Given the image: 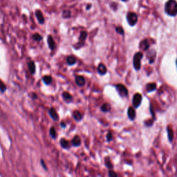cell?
Returning a JSON list of instances; mask_svg holds the SVG:
<instances>
[{"instance_id":"cell-20","label":"cell","mask_w":177,"mask_h":177,"mask_svg":"<svg viewBox=\"0 0 177 177\" xmlns=\"http://www.w3.org/2000/svg\"><path fill=\"white\" fill-rule=\"evenodd\" d=\"M60 144H61V145H62V147L66 148H66H69V141H66V139H65V138L61 139Z\"/></svg>"},{"instance_id":"cell-25","label":"cell","mask_w":177,"mask_h":177,"mask_svg":"<svg viewBox=\"0 0 177 177\" xmlns=\"http://www.w3.org/2000/svg\"><path fill=\"white\" fill-rule=\"evenodd\" d=\"M86 36H87V33H86V31H83L82 32V33L80 34V41H84V40H85Z\"/></svg>"},{"instance_id":"cell-34","label":"cell","mask_w":177,"mask_h":177,"mask_svg":"<svg viewBox=\"0 0 177 177\" xmlns=\"http://www.w3.org/2000/svg\"><path fill=\"white\" fill-rule=\"evenodd\" d=\"M122 1H123V2H127V1H128V0H122Z\"/></svg>"},{"instance_id":"cell-29","label":"cell","mask_w":177,"mask_h":177,"mask_svg":"<svg viewBox=\"0 0 177 177\" xmlns=\"http://www.w3.org/2000/svg\"><path fill=\"white\" fill-rule=\"evenodd\" d=\"M70 11H65L63 12V17H65V18H67V17H70Z\"/></svg>"},{"instance_id":"cell-17","label":"cell","mask_w":177,"mask_h":177,"mask_svg":"<svg viewBox=\"0 0 177 177\" xmlns=\"http://www.w3.org/2000/svg\"><path fill=\"white\" fill-rule=\"evenodd\" d=\"M28 69L31 74H34L35 71H36V65L33 62H30L28 63Z\"/></svg>"},{"instance_id":"cell-7","label":"cell","mask_w":177,"mask_h":177,"mask_svg":"<svg viewBox=\"0 0 177 177\" xmlns=\"http://www.w3.org/2000/svg\"><path fill=\"white\" fill-rule=\"evenodd\" d=\"M36 15L37 17V19H38L39 22L40 24H44V17L43 16L42 13L40 10H37L36 11Z\"/></svg>"},{"instance_id":"cell-16","label":"cell","mask_w":177,"mask_h":177,"mask_svg":"<svg viewBox=\"0 0 177 177\" xmlns=\"http://www.w3.org/2000/svg\"><path fill=\"white\" fill-rule=\"evenodd\" d=\"M73 116L76 121H80V120H82V114H81L79 111H75L73 113Z\"/></svg>"},{"instance_id":"cell-6","label":"cell","mask_w":177,"mask_h":177,"mask_svg":"<svg viewBox=\"0 0 177 177\" xmlns=\"http://www.w3.org/2000/svg\"><path fill=\"white\" fill-rule=\"evenodd\" d=\"M75 82L77 85L80 86H82L85 85V79L83 76H80V75H77L75 77Z\"/></svg>"},{"instance_id":"cell-4","label":"cell","mask_w":177,"mask_h":177,"mask_svg":"<svg viewBox=\"0 0 177 177\" xmlns=\"http://www.w3.org/2000/svg\"><path fill=\"white\" fill-rule=\"evenodd\" d=\"M116 90L118 92L119 95L122 97H127V95H128V90L127 89V88L123 85H120V84H118L116 85Z\"/></svg>"},{"instance_id":"cell-5","label":"cell","mask_w":177,"mask_h":177,"mask_svg":"<svg viewBox=\"0 0 177 177\" xmlns=\"http://www.w3.org/2000/svg\"><path fill=\"white\" fill-rule=\"evenodd\" d=\"M142 102V95L140 94H136L134 95H133V105L135 108H137Z\"/></svg>"},{"instance_id":"cell-8","label":"cell","mask_w":177,"mask_h":177,"mask_svg":"<svg viewBox=\"0 0 177 177\" xmlns=\"http://www.w3.org/2000/svg\"><path fill=\"white\" fill-rule=\"evenodd\" d=\"M127 114H128V117L130 120H134V118H136V112L133 107H129V108L128 109Z\"/></svg>"},{"instance_id":"cell-18","label":"cell","mask_w":177,"mask_h":177,"mask_svg":"<svg viewBox=\"0 0 177 177\" xmlns=\"http://www.w3.org/2000/svg\"><path fill=\"white\" fill-rule=\"evenodd\" d=\"M62 96L64 98V99H65L66 101H67V102H70V101L72 100V96L71 95V94H69L68 92H64L62 94Z\"/></svg>"},{"instance_id":"cell-19","label":"cell","mask_w":177,"mask_h":177,"mask_svg":"<svg viewBox=\"0 0 177 177\" xmlns=\"http://www.w3.org/2000/svg\"><path fill=\"white\" fill-rule=\"evenodd\" d=\"M110 109H111V106H110V104L108 103H104V104H103V106L101 107V110L103 112H108L110 111Z\"/></svg>"},{"instance_id":"cell-27","label":"cell","mask_w":177,"mask_h":177,"mask_svg":"<svg viewBox=\"0 0 177 177\" xmlns=\"http://www.w3.org/2000/svg\"><path fill=\"white\" fill-rule=\"evenodd\" d=\"M105 165H106V166H107V167L109 168V169H112V168H113V165H112V163L111 162V161H109V158H106Z\"/></svg>"},{"instance_id":"cell-23","label":"cell","mask_w":177,"mask_h":177,"mask_svg":"<svg viewBox=\"0 0 177 177\" xmlns=\"http://www.w3.org/2000/svg\"><path fill=\"white\" fill-rule=\"evenodd\" d=\"M50 135H51V136L53 138H56L57 133H56V129H55L53 127H52L51 128V129H50Z\"/></svg>"},{"instance_id":"cell-13","label":"cell","mask_w":177,"mask_h":177,"mask_svg":"<svg viewBox=\"0 0 177 177\" xmlns=\"http://www.w3.org/2000/svg\"><path fill=\"white\" fill-rule=\"evenodd\" d=\"M167 136H168V138H169L170 142H172L173 141L174 138V131L173 129L171 128L170 127H168L167 129Z\"/></svg>"},{"instance_id":"cell-9","label":"cell","mask_w":177,"mask_h":177,"mask_svg":"<svg viewBox=\"0 0 177 177\" xmlns=\"http://www.w3.org/2000/svg\"><path fill=\"white\" fill-rule=\"evenodd\" d=\"M150 47V44L147 40H144L141 42L140 48L143 51H147Z\"/></svg>"},{"instance_id":"cell-26","label":"cell","mask_w":177,"mask_h":177,"mask_svg":"<svg viewBox=\"0 0 177 177\" xmlns=\"http://www.w3.org/2000/svg\"><path fill=\"white\" fill-rule=\"evenodd\" d=\"M33 38L35 40H36V41H40V40H42V37L40 36V34L36 33V34H34L33 36Z\"/></svg>"},{"instance_id":"cell-35","label":"cell","mask_w":177,"mask_h":177,"mask_svg":"<svg viewBox=\"0 0 177 177\" xmlns=\"http://www.w3.org/2000/svg\"><path fill=\"white\" fill-rule=\"evenodd\" d=\"M176 65H177V61H176Z\"/></svg>"},{"instance_id":"cell-14","label":"cell","mask_w":177,"mask_h":177,"mask_svg":"<svg viewBox=\"0 0 177 177\" xmlns=\"http://www.w3.org/2000/svg\"><path fill=\"white\" fill-rule=\"evenodd\" d=\"M147 92H152L156 89V83H149L146 86Z\"/></svg>"},{"instance_id":"cell-12","label":"cell","mask_w":177,"mask_h":177,"mask_svg":"<svg viewBox=\"0 0 177 177\" xmlns=\"http://www.w3.org/2000/svg\"><path fill=\"white\" fill-rule=\"evenodd\" d=\"M107 69L106 68V66L103 64H100V65H98V73L101 75H104L107 73Z\"/></svg>"},{"instance_id":"cell-2","label":"cell","mask_w":177,"mask_h":177,"mask_svg":"<svg viewBox=\"0 0 177 177\" xmlns=\"http://www.w3.org/2000/svg\"><path fill=\"white\" fill-rule=\"evenodd\" d=\"M143 55L141 52H138L135 54L134 57H133V66H134V69L136 70H139L141 69V60L143 58Z\"/></svg>"},{"instance_id":"cell-30","label":"cell","mask_w":177,"mask_h":177,"mask_svg":"<svg viewBox=\"0 0 177 177\" xmlns=\"http://www.w3.org/2000/svg\"><path fill=\"white\" fill-rule=\"evenodd\" d=\"M112 137H113V136H112V133H107V141H112Z\"/></svg>"},{"instance_id":"cell-31","label":"cell","mask_w":177,"mask_h":177,"mask_svg":"<svg viewBox=\"0 0 177 177\" xmlns=\"http://www.w3.org/2000/svg\"><path fill=\"white\" fill-rule=\"evenodd\" d=\"M109 176H117V174L115 173L114 172H112V171H110L109 172Z\"/></svg>"},{"instance_id":"cell-3","label":"cell","mask_w":177,"mask_h":177,"mask_svg":"<svg viewBox=\"0 0 177 177\" xmlns=\"http://www.w3.org/2000/svg\"><path fill=\"white\" fill-rule=\"evenodd\" d=\"M127 19L130 26H134L138 21V16L134 13L129 12L127 15Z\"/></svg>"},{"instance_id":"cell-21","label":"cell","mask_w":177,"mask_h":177,"mask_svg":"<svg viewBox=\"0 0 177 177\" xmlns=\"http://www.w3.org/2000/svg\"><path fill=\"white\" fill-rule=\"evenodd\" d=\"M67 63L69 64V65H73L76 62V59H75V57L74 56H69L67 57Z\"/></svg>"},{"instance_id":"cell-11","label":"cell","mask_w":177,"mask_h":177,"mask_svg":"<svg viewBox=\"0 0 177 177\" xmlns=\"http://www.w3.org/2000/svg\"><path fill=\"white\" fill-rule=\"evenodd\" d=\"M47 42H48V44L49 48H50L51 49H52V50H53V49L55 48V47H56V43H55V41H54L53 38L51 36H49L48 37Z\"/></svg>"},{"instance_id":"cell-15","label":"cell","mask_w":177,"mask_h":177,"mask_svg":"<svg viewBox=\"0 0 177 177\" xmlns=\"http://www.w3.org/2000/svg\"><path fill=\"white\" fill-rule=\"evenodd\" d=\"M71 143L74 146H79L81 143V141H80V138L79 136H75V137L73 138V140H72Z\"/></svg>"},{"instance_id":"cell-22","label":"cell","mask_w":177,"mask_h":177,"mask_svg":"<svg viewBox=\"0 0 177 177\" xmlns=\"http://www.w3.org/2000/svg\"><path fill=\"white\" fill-rule=\"evenodd\" d=\"M43 81L46 83L48 85V84H50L52 81V78L51 76H49V75H45V76L43 77Z\"/></svg>"},{"instance_id":"cell-1","label":"cell","mask_w":177,"mask_h":177,"mask_svg":"<svg viewBox=\"0 0 177 177\" xmlns=\"http://www.w3.org/2000/svg\"><path fill=\"white\" fill-rule=\"evenodd\" d=\"M165 12L170 16H175L177 15V2L175 0H169L165 6Z\"/></svg>"},{"instance_id":"cell-33","label":"cell","mask_w":177,"mask_h":177,"mask_svg":"<svg viewBox=\"0 0 177 177\" xmlns=\"http://www.w3.org/2000/svg\"><path fill=\"white\" fill-rule=\"evenodd\" d=\"M91 4H89L88 6H87V9H89L90 7H91Z\"/></svg>"},{"instance_id":"cell-10","label":"cell","mask_w":177,"mask_h":177,"mask_svg":"<svg viewBox=\"0 0 177 177\" xmlns=\"http://www.w3.org/2000/svg\"><path fill=\"white\" fill-rule=\"evenodd\" d=\"M49 114H50L51 118H53L54 120H57L59 119L58 114H57L56 109H55L54 108L50 109V110H49Z\"/></svg>"},{"instance_id":"cell-28","label":"cell","mask_w":177,"mask_h":177,"mask_svg":"<svg viewBox=\"0 0 177 177\" xmlns=\"http://www.w3.org/2000/svg\"><path fill=\"white\" fill-rule=\"evenodd\" d=\"M116 31H117V33H119L120 35H123L124 34V31H123V28L120 27H118L116 28Z\"/></svg>"},{"instance_id":"cell-24","label":"cell","mask_w":177,"mask_h":177,"mask_svg":"<svg viewBox=\"0 0 177 177\" xmlns=\"http://www.w3.org/2000/svg\"><path fill=\"white\" fill-rule=\"evenodd\" d=\"M6 86L5 84L0 80V91L4 92L6 91Z\"/></svg>"},{"instance_id":"cell-32","label":"cell","mask_w":177,"mask_h":177,"mask_svg":"<svg viewBox=\"0 0 177 177\" xmlns=\"http://www.w3.org/2000/svg\"><path fill=\"white\" fill-rule=\"evenodd\" d=\"M61 126H62V127H65L66 124H65V123H61Z\"/></svg>"}]
</instances>
